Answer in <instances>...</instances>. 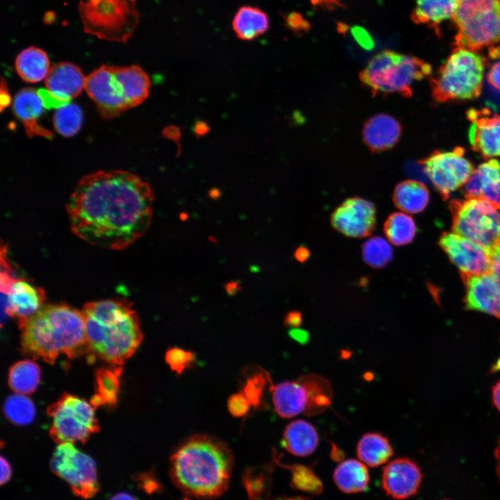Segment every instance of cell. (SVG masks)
<instances>
[{
	"mask_svg": "<svg viewBox=\"0 0 500 500\" xmlns=\"http://www.w3.org/2000/svg\"><path fill=\"white\" fill-rule=\"evenodd\" d=\"M465 286V309L481 311L500 319V285L490 273L466 274L461 273Z\"/></svg>",
	"mask_w": 500,
	"mask_h": 500,
	"instance_id": "obj_19",
	"label": "cell"
},
{
	"mask_svg": "<svg viewBox=\"0 0 500 500\" xmlns=\"http://www.w3.org/2000/svg\"><path fill=\"white\" fill-rule=\"evenodd\" d=\"M289 333L294 340L301 344L306 343L309 338L308 333L305 330L299 328H292Z\"/></svg>",
	"mask_w": 500,
	"mask_h": 500,
	"instance_id": "obj_48",
	"label": "cell"
},
{
	"mask_svg": "<svg viewBox=\"0 0 500 500\" xmlns=\"http://www.w3.org/2000/svg\"><path fill=\"white\" fill-rule=\"evenodd\" d=\"M302 322V315L299 311L294 310L287 313L284 318L285 326L294 328H299Z\"/></svg>",
	"mask_w": 500,
	"mask_h": 500,
	"instance_id": "obj_46",
	"label": "cell"
},
{
	"mask_svg": "<svg viewBox=\"0 0 500 500\" xmlns=\"http://www.w3.org/2000/svg\"><path fill=\"white\" fill-rule=\"evenodd\" d=\"M451 19L454 48L478 52L500 47V0H458Z\"/></svg>",
	"mask_w": 500,
	"mask_h": 500,
	"instance_id": "obj_8",
	"label": "cell"
},
{
	"mask_svg": "<svg viewBox=\"0 0 500 500\" xmlns=\"http://www.w3.org/2000/svg\"><path fill=\"white\" fill-rule=\"evenodd\" d=\"M239 289H240V285H239L238 282H235V281L229 282L225 285V290H226V292L228 293V294H230V295L235 294L238 292V291L239 290Z\"/></svg>",
	"mask_w": 500,
	"mask_h": 500,
	"instance_id": "obj_53",
	"label": "cell"
},
{
	"mask_svg": "<svg viewBox=\"0 0 500 500\" xmlns=\"http://www.w3.org/2000/svg\"><path fill=\"white\" fill-rule=\"evenodd\" d=\"M422 480V474L418 465L405 457L388 462L381 474L383 490L396 499H404L416 494Z\"/></svg>",
	"mask_w": 500,
	"mask_h": 500,
	"instance_id": "obj_17",
	"label": "cell"
},
{
	"mask_svg": "<svg viewBox=\"0 0 500 500\" xmlns=\"http://www.w3.org/2000/svg\"><path fill=\"white\" fill-rule=\"evenodd\" d=\"M184 500H188V499H184Z\"/></svg>",
	"mask_w": 500,
	"mask_h": 500,
	"instance_id": "obj_59",
	"label": "cell"
},
{
	"mask_svg": "<svg viewBox=\"0 0 500 500\" xmlns=\"http://www.w3.org/2000/svg\"><path fill=\"white\" fill-rule=\"evenodd\" d=\"M337 487L347 494L365 491L369 482V474L365 464L355 459L341 462L333 472Z\"/></svg>",
	"mask_w": 500,
	"mask_h": 500,
	"instance_id": "obj_29",
	"label": "cell"
},
{
	"mask_svg": "<svg viewBox=\"0 0 500 500\" xmlns=\"http://www.w3.org/2000/svg\"><path fill=\"white\" fill-rule=\"evenodd\" d=\"M208 127L206 126V124L203 122H201L196 125L195 131L196 133L198 134H202L206 132V129Z\"/></svg>",
	"mask_w": 500,
	"mask_h": 500,
	"instance_id": "obj_55",
	"label": "cell"
},
{
	"mask_svg": "<svg viewBox=\"0 0 500 500\" xmlns=\"http://www.w3.org/2000/svg\"><path fill=\"white\" fill-rule=\"evenodd\" d=\"M383 231L392 244L403 246L412 242L417 228L410 216L401 212H395L390 214L385 220Z\"/></svg>",
	"mask_w": 500,
	"mask_h": 500,
	"instance_id": "obj_35",
	"label": "cell"
},
{
	"mask_svg": "<svg viewBox=\"0 0 500 500\" xmlns=\"http://www.w3.org/2000/svg\"><path fill=\"white\" fill-rule=\"evenodd\" d=\"M83 119L80 107L68 103L56 108L53 116V124L58 133L65 138L76 135L80 130Z\"/></svg>",
	"mask_w": 500,
	"mask_h": 500,
	"instance_id": "obj_36",
	"label": "cell"
},
{
	"mask_svg": "<svg viewBox=\"0 0 500 500\" xmlns=\"http://www.w3.org/2000/svg\"><path fill=\"white\" fill-rule=\"evenodd\" d=\"M40 369L31 360H23L11 366L8 373V385L15 393L30 394L38 388Z\"/></svg>",
	"mask_w": 500,
	"mask_h": 500,
	"instance_id": "obj_33",
	"label": "cell"
},
{
	"mask_svg": "<svg viewBox=\"0 0 500 500\" xmlns=\"http://www.w3.org/2000/svg\"><path fill=\"white\" fill-rule=\"evenodd\" d=\"M392 199L394 205L400 210L408 213H418L427 206L429 192L422 183L406 180L396 185Z\"/></svg>",
	"mask_w": 500,
	"mask_h": 500,
	"instance_id": "obj_30",
	"label": "cell"
},
{
	"mask_svg": "<svg viewBox=\"0 0 500 500\" xmlns=\"http://www.w3.org/2000/svg\"><path fill=\"white\" fill-rule=\"evenodd\" d=\"M122 367L119 365L101 367L95 372L96 387L90 403L97 408L104 406L111 408L116 406Z\"/></svg>",
	"mask_w": 500,
	"mask_h": 500,
	"instance_id": "obj_26",
	"label": "cell"
},
{
	"mask_svg": "<svg viewBox=\"0 0 500 500\" xmlns=\"http://www.w3.org/2000/svg\"><path fill=\"white\" fill-rule=\"evenodd\" d=\"M498 281V283H499V285H500V281Z\"/></svg>",
	"mask_w": 500,
	"mask_h": 500,
	"instance_id": "obj_58",
	"label": "cell"
},
{
	"mask_svg": "<svg viewBox=\"0 0 500 500\" xmlns=\"http://www.w3.org/2000/svg\"><path fill=\"white\" fill-rule=\"evenodd\" d=\"M333 227L343 235L351 238L370 235L376 225L374 204L358 197L344 201L331 215Z\"/></svg>",
	"mask_w": 500,
	"mask_h": 500,
	"instance_id": "obj_14",
	"label": "cell"
},
{
	"mask_svg": "<svg viewBox=\"0 0 500 500\" xmlns=\"http://www.w3.org/2000/svg\"><path fill=\"white\" fill-rule=\"evenodd\" d=\"M494 458L496 460V473L500 483V439L494 449Z\"/></svg>",
	"mask_w": 500,
	"mask_h": 500,
	"instance_id": "obj_52",
	"label": "cell"
},
{
	"mask_svg": "<svg viewBox=\"0 0 500 500\" xmlns=\"http://www.w3.org/2000/svg\"><path fill=\"white\" fill-rule=\"evenodd\" d=\"M444 500H449V499H444Z\"/></svg>",
	"mask_w": 500,
	"mask_h": 500,
	"instance_id": "obj_60",
	"label": "cell"
},
{
	"mask_svg": "<svg viewBox=\"0 0 500 500\" xmlns=\"http://www.w3.org/2000/svg\"><path fill=\"white\" fill-rule=\"evenodd\" d=\"M485 60L478 52L454 48L433 77L430 86L438 102L471 100L481 92Z\"/></svg>",
	"mask_w": 500,
	"mask_h": 500,
	"instance_id": "obj_7",
	"label": "cell"
},
{
	"mask_svg": "<svg viewBox=\"0 0 500 500\" xmlns=\"http://www.w3.org/2000/svg\"><path fill=\"white\" fill-rule=\"evenodd\" d=\"M85 78L73 63L60 62L53 65L45 78V90H40L45 106L58 108L70 103L85 90Z\"/></svg>",
	"mask_w": 500,
	"mask_h": 500,
	"instance_id": "obj_15",
	"label": "cell"
},
{
	"mask_svg": "<svg viewBox=\"0 0 500 500\" xmlns=\"http://www.w3.org/2000/svg\"><path fill=\"white\" fill-rule=\"evenodd\" d=\"M271 390L274 410L280 417L290 418L302 412L306 413L309 396L305 385L299 378L273 385Z\"/></svg>",
	"mask_w": 500,
	"mask_h": 500,
	"instance_id": "obj_24",
	"label": "cell"
},
{
	"mask_svg": "<svg viewBox=\"0 0 500 500\" xmlns=\"http://www.w3.org/2000/svg\"><path fill=\"white\" fill-rule=\"evenodd\" d=\"M431 74V65L423 60L385 50L369 60L360 72L359 78L373 96L398 93L410 97L414 81L427 78Z\"/></svg>",
	"mask_w": 500,
	"mask_h": 500,
	"instance_id": "obj_6",
	"label": "cell"
},
{
	"mask_svg": "<svg viewBox=\"0 0 500 500\" xmlns=\"http://www.w3.org/2000/svg\"><path fill=\"white\" fill-rule=\"evenodd\" d=\"M465 198H482L500 210V162L490 159L474 169L464 185Z\"/></svg>",
	"mask_w": 500,
	"mask_h": 500,
	"instance_id": "obj_22",
	"label": "cell"
},
{
	"mask_svg": "<svg viewBox=\"0 0 500 500\" xmlns=\"http://www.w3.org/2000/svg\"><path fill=\"white\" fill-rule=\"evenodd\" d=\"M310 255V252L309 249L305 246L299 247L294 252L295 258L301 262L306 261L309 258Z\"/></svg>",
	"mask_w": 500,
	"mask_h": 500,
	"instance_id": "obj_51",
	"label": "cell"
},
{
	"mask_svg": "<svg viewBox=\"0 0 500 500\" xmlns=\"http://www.w3.org/2000/svg\"><path fill=\"white\" fill-rule=\"evenodd\" d=\"M275 500H309V499L301 497H285V498L277 499Z\"/></svg>",
	"mask_w": 500,
	"mask_h": 500,
	"instance_id": "obj_57",
	"label": "cell"
},
{
	"mask_svg": "<svg viewBox=\"0 0 500 500\" xmlns=\"http://www.w3.org/2000/svg\"><path fill=\"white\" fill-rule=\"evenodd\" d=\"M402 127L398 120L385 113L377 114L365 123L362 140L372 153L392 149L399 141Z\"/></svg>",
	"mask_w": 500,
	"mask_h": 500,
	"instance_id": "obj_23",
	"label": "cell"
},
{
	"mask_svg": "<svg viewBox=\"0 0 500 500\" xmlns=\"http://www.w3.org/2000/svg\"><path fill=\"white\" fill-rule=\"evenodd\" d=\"M3 412L12 423L23 426L31 423L35 416V408L33 401L25 394L10 395L3 404Z\"/></svg>",
	"mask_w": 500,
	"mask_h": 500,
	"instance_id": "obj_37",
	"label": "cell"
},
{
	"mask_svg": "<svg viewBox=\"0 0 500 500\" xmlns=\"http://www.w3.org/2000/svg\"><path fill=\"white\" fill-rule=\"evenodd\" d=\"M487 80L496 90L500 91V61L494 62L490 68Z\"/></svg>",
	"mask_w": 500,
	"mask_h": 500,
	"instance_id": "obj_45",
	"label": "cell"
},
{
	"mask_svg": "<svg viewBox=\"0 0 500 500\" xmlns=\"http://www.w3.org/2000/svg\"><path fill=\"white\" fill-rule=\"evenodd\" d=\"M82 312L90 358L122 366L135 353L143 335L138 316L128 301H91L83 306Z\"/></svg>",
	"mask_w": 500,
	"mask_h": 500,
	"instance_id": "obj_3",
	"label": "cell"
},
{
	"mask_svg": "<svg viewBox=\"0 0 500 500\" xmlns=\"http://www.w3.org/2000/svg\"><path fill=\"white\" fill-rule=\"evenodd\" d=\"M23 353L53 364L60 354L74 358L87 353L82 311L65 304L44 305L21 328Z\"/></svg>",
	"mask_w": 500,
	"mask_h": 500,
	"instance_id": "obj_4",
	"label": "cell"
},
{
	"mask_svg": "<svg viewBox=\"0 0 500 500\" xmlns=\"http://www.w3.org/2000/svg\"><path fill=\"white\" fill-rule=\"evenodd\" d=\"M148 74L138 65H102L85 78V90L101 117L112 119L143 103L149 94Z\"/></svg>",
	"mask_w": 500,
	"mask_h": 500,
	"instance_id": "obj_5",
	"label": "cell"
},
{
	"mask_svg": "<svg viewBox=\"0 0 500 500\" xmlns=\"http://www.w3.org/2000/svg\"><path fill=\"white\" fill-rule=\"evenodd\" d=\"M319 443V435L309 422L298 419L288 424L283 434V445L291 454L306 457L312 454Z\"/></svg>",
	"mask_w": 500,
	"mask_h": 500,
	"instance_id": "obj_25",
	"label": "cell"
},
{
	"mask_svg": "<svg viewBox=\"0 0 500 500\" xmlns=\"http://www.w3.org/2000/svg\"><path fill=\"white\" fill-rule=\"evenodd\" d=\"M467 115L471 122L468 136L473 150L484 159L500 157V115H491L485 108L471 109Z\"/></svg>",
	"mask_w": 500,
	"mask_h": 500,
	"instance_id": "obj_18",
	"label": "cell"
},
{
	"mask_svg": "<svg viewBox=\"0 0 500 500\" xmlns=\"http://www.w3.org/2000/svg\"><path fill=\"white\" fill-rule=\"evenodd\" d=\"M314 6L324 7L328 10H333L342 5L338 0H310Z\"/></svg>",
	"mask_w": 500,
	"mask_h": 500,
	"instance_id": "obj_49",
	"label": "cell"
},
{
	"mask_svg": "<svg viewBox=\"0 0 500 500\" xmlns=\"http://www.w3.org/2000/svg\"><path fill=\"white\" fill-rule=\"evenodd\" d=\"M227 406L229 412L235 417L245 415L251 407L242 392L232 394L228 398Z\"/></svg>",
	"mask_w": 500,
	"mask_h": 500,
	"instance_id": "obj_42",
	"label": "cell"
},
{
	"mask_svg": "<svg viewBox=\"0 0 500 500\" xmlns=\"http://www.w3.org/2000/svg\"><path fill=\"white\" fill-rule=\"evenodd\" d=\"M153 200L149 185L130 172L116 169L85 175L67 205L71 229L95 247L125 249L148 229Z\"/></svg>",
	"mask_w": 500,
	"mask_h": 500,
	"instance_id": "obj_1",
	"label": "cell"
},
{
	"mask_svg": "<svg viewBox=\"0 0 500 500\" xmlns=\"http://www.w3.org/2000/svg\"><path fill=\"white\" fill-rule=\"evenodd\" d=\"M292 474L291 485L297 490L317 495L323 490V484L313 470L302 465L287 466Z\"/></svg>",
	"mask_w": 500,
	"mask_h": 500,
	"instance_id": "obj_39",
	"label": "cell"
},
{
	"mask_svg": "<svg viewBox=\"0 0 500 500\" xmlns=\"http://www.w3.org/2000/svg\"><path fill=\"white\" fill-rule=\"evenodd\" d=\"M356 453L365 465L376 467L385 464L393 455V448L385 436L378 433L364 434L358 442Z\"/></svg>",
	"mask_w": 500,
	"mask_h": 500,
	"instance_id": "obj_32",
	"label": "cell"
},
{
	"mask_svg": "<svg viewBox=\"0 0 500 500\" xmlns=\"http://www.w3.org/2000/svg\"><path fill=\"white\" fill-rule=\"evenodd\" d=\"M492 400L494 406L500 412V380L492 388Z\"/></svg>",
	"mask_w": 500,
	"mask_h": 500,
	"instance_id": "obj_50",
	"label": "cell"
},
{
	"mask_svg": "<svg viewBox=\"0 0 500 500\" xmlns=\"http://www.w3.org/2000/svg\"><path fill=\"white\" fill-rule=\"evenodd\" d=\"M452 231L484 249L489 254L500 245V212L482 198L450 202Z\"/></svg>",
	"mask_w": 500,
	"mask_h": 500,
	"instance_id": "obj_10",
	"label": "cell"
},
{
	"mask_svg": "<svg viewBox=\"0 0 500 500\" xmlns=\"http://www.w3.org/2000/svg\"><path fill=\"white\" fill-rule=\"evenodd\" d=\"M110 500H138L134 496L127 492H119L113 495Z\"/></svg>",
	"mask_w": 500,
	"mask_h": 500,
	"instance_id": "obj_54",
	"label": "cell"
},
{
	"mask_svg": "<svg viewBox=\"0 0 500 500\" xmlns=\"http://www.w3.org/2000/svg\"><path fill=\"white\" fill-rule=\"evenodd\" d=\"M233 455L223 441L211 435L197 434L183 440L170 457L169 474L185 494L201 499H215L228 488L233 468Z\"/></svg>",
	"mask_w": 500,
	"mask_h": 500,
	"instance_id": "obj_2",
	"label": "cell"
},
{
	"mask_svg": "<svg viewBox=\"0 0 500 500\" xmlns=\"http://www.w3.org/2000/svg\"><path fill=\"white\" fill-rule=\"evenodd\" d=\"M458 0H415L411 12V20L417 24H424L439 33V26L451 18Z\"/></svg>",
	"mask_w": 500,
	"mask_h": 500,
	"instance_id": "obj_27",
	"label": "cell"
},
{
	"mask_svg": "<svg viewBox=\"0 0 500 500\" xmlns=\"http://www.w3.org/2000/svg\"><path fill=\"white\" fill-rule=\"evenodd\" d=\"M500 371V356L496 360L494 364L491 366L490 373H497Z\"/></svg>",
	"mask_w": 500,
	"mask_h": 500,
	"instance_id": "obj_56",
	"label": "cell"
},
{
	"mask_svg": "<svg viewBox=\"0 0 500 500\" xmlns=\"http://www.w3.org/2000/svg\"><path fill=\"white\" fill-rule=\"evenodd\" d=\"M15 67L19 77L30 83L45 79L51 68L47 54L34 47L26 48L17 55Z\"/></svg>",
	"mask_w": 500,
	"mask_h": 500,
	"instance_id": "obj_28",
	"label": "cell"
},
{
	"mask_svg": "<svg viewBox=\"0 0 500 500\" xmlns=\"http://www.w3.org/2000/svg\"><path fill=\"white\" fill-rule=\"evenodd\" d=\"M439 244L462 274L491 272L489 254L469 240L456 233H444L440 238Z\"/></svg>",
	"mask_w": 500,
	"mask_h": 500,
	"instance_id": "obj_16",
	"label": "cell"
},
{
	"mask_svg": "<svg viewBox=\"0 0 500 500\" xmlns=\"http://www.w3.org/2000/svg\"><path fill=\"white\" fill-rule=\"evenodd\" d=\"M165 361L173 372L180 374L194 361V354L181 348L173 347L167 351Z\"/></svg>",
	"mask_w": 500,
	"mask_h": 500,
	"instance_id": "obj_40",
	"label": "cell"
},
{
	"mask_svg": "<svg viewBox=\"0 0 500 500\" xmlns=\"http://www.w3.org/2000/svg\"><path fill=\"white\" fill-rule=\"evenodd\" d=\"M232 25L238 38L251 40L267 31L269 19L267 14L258 8L242 6L235 13Z\"/></svg>",
	"mask_w": 500,
	"mask_h": 500,
	"instance_id": "obj_31",
	"label": "cell"
},
{
	"mask_svg": "<svg viewBox=\"0 0 500 500\" xmlns=\"http://www.w3.org/2000/svg\"><path fill=\"white\" fill-rule=\"evenodd\" d=\"M94 408L90 403L72 394L65 393L47 408L52 422L49 430L57 444L85 443L99 431Z\"/></svg>",
	"mask_w": 500,
	"mask_h": 500,
	"instance_id": "obj_11",
	"label": "cell"
},
{
	"mask_svg": "<svg viewBox=\"0 0 500 500\" xmlns=\"http://www.w3.org/2000/svg\"><path fill=\"white\" fill-rule=\"evenodd\" d=\"M85 33L99 39L125 43L138 23L135 0H79Z\"/></svg>",
	"mask_w": 500,
	"mask_h": 500,
	"instance_id": "obj_9",
	"label": "cell"
},
{
	"mask_svg": "<svg viewBox=\"0 0 500 500\" xmlns=\"http://www.w3.org/2000/svg\"><path fill=\"white\" fill-rule=\"evenodd\" d=\"M50 467L53 474L68 483L74 494L78 497L90 499L99 490L95 462L73 443H62L56 447Z\"/></svg>",
	"mask_w": 500,
	"mask_h": 500,
	"instance_id": "obj_12",
	"label": "cell"
},
{
	"mask_svg": "<svg viewBox=\"0 0 500 500\" xmlns=\"http://www.w3.org/2000/svg\"><path fill=\"white\" fill-rule=\"evenodd\" d=\"M351 33L357 42L366 49H371L374 47V42L370 35L363 28L354 26L351 28Z\"/></svg>",
	"mask_w": 500,
	"mask_h": 500,
	"instance_id": "obj_44",
	"label": "cell"
},
{
	"mask_svg": "<svg viewBox=\"0 0 500 500\" xmlns=\"http://www.w3.org/2000/svg\"><path fill=\"white\" fill-rule=\"evenodd\" d=\"M287 26L295 33L307 31L310 28V24L298 12H290L284 16Z\"/></svg>",
	"mask_w": 500,
	"mask_h": 500,
	"instance_id": "obj_43",
	"label": "cell"
},
{
	"mask_svg": "<svg viewBox=\"0 0 500 500\" xmlns=\"http://www.w3.org/2000/svg\"><path fill=\"white\" fill-rule=\"evenodd\" d=\"M418 162L444 200L450 193L464 185L474 171V165L464 156L461 147L452 151H435Z\"/></svg>",
	"mask_w": 500,
	"mask_h": 500,
	"instance_id": "obj_13",
	"label": "cell"
},
{
	"mask_svg": "<svg viewBox=\"0 0 500 500\" xmlns=\"http://www.w3.org/2000/svg\"><path fill=\"white\" fill-rule=\"evenodd\" d=\"M363 260L373 268H383L393 258V249L383 238L374 236L362 246Z\"/></svg>",
	"mask_w": 500,
	"mask_h": 500,
	"instance_id": "obj_38",
	"label": "cell"
},
{
	"mask_svg": "<svg viewBox=\"0 0 500 500\" xmlns=\"http://www.w3.org/2000/svg\"><path fill=\"white\" fill-rule=\"evenodd\" d=\"M12 469L8 461L3 456H1V485L7 483L11 478Z\"/></svg>",
	"mask_w": 500,
	"mask_h": 500,
	"instance_id": "obj_47",
	"label": "cell"
},
{
	"mask_svg": "<svg viewBox=\"0 0 500 500\" xmlns=\"http://www.w3.org/2000/svg\"><path fill=\"white\" fill-rule=\"evenodd\" d=\"M42 289L21 278H14L6 292V313L15 317L21 328L44 306Z\"/></svg>",
	"mask_w": 500,
	"mask_h": 500,
	"instance_id": "obj_20",
	"label": "cell"
},
{
	"mask_svg": "<svg viewBox=\"0 0 500 500\" xmlns=\"http://www.w3.org/2000/svg\"><path fill=\"white\" fill-rule=\"evenodd\" d=\"M299 379L305 385L309 396L305 414L315 415L326 410L332 399V390L328 381L314 374L302 376Z\"/></svg>",
	"mask_w": 500,
	"mask_h": 500,
	"instance_id": "obj_34",
	"label": "cell"
},
{
	"mask_svg": "<svg viewBox=\"0 0 500 500\" xmlns=\"http://www.w3.org/2000/svg\"><path fill=\"white\" fill-rule=\"evenodd\" d=\"M45 107L40 90L25 88L15 94L12 105V112L22 124L29 138L35 136L52 138V133L39 124Z\"/></svg>",
	"mask_w": 500,
	"mask_h": 500,
	"instance_id": "obj_21",
	"label": "cell"
},
{
	"mask_svg": "<svg viewBox=\"0 0 500 500\" xmlns=\"http://www.w3.org/2000/svg\"><path fill=\"white\" fill-rule=\"evenodd\" d=\"M267 378V375L257 374L247 380L242 392L247 398L251 406L256 407L260 405Z\"/></svg>",
	"mask_w": 500,
	"mask_h": 500,
	"instance_id": "obj_41",
	"label": "cell"
}]
</instances>
